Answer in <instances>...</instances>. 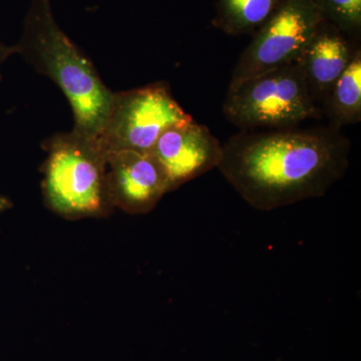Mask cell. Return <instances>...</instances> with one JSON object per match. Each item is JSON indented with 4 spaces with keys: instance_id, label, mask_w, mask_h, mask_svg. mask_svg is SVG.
<instances>
[{
    "instance_id": "obj_3",
    "label": "cell",
    "mask_w": 361,
    "mask_h": 361,
    "mask_svg": "<svg viewBox=\"0 0 361 361\" xmlns=\"http://www.w3.org/2000/svg\"><path fill=\"white\" fill-rule=\"evenodd\" d=\"M42 194L49 209L66 219L106 217L115 207L109 191L106 153L99 137L71 130L44 142Z\"/></svg>"
},
{
    "instance_id": "obj_5",
    "label": "cell",
    "mask_w": 361,
    "mask_h": 361,
    "mask_svg": "<svg viewBox=\"0 0 361 361\" xmlns=\"http://www.w3.org/2000/svg\"><path fill=\"white\" fill-rule=\"evenodd\" d=\"M164 82L114 92L99 142L106 153L151 152L166 130L193 121Z\"/></svg>"
},
{
    "instance_id": "obj_4",
    "label": "cell",
    "mask_w": 361,
    "mask_h": 361,
    "mask_svg": "<svg viewBox=\"0 0 361 361\" xmlns=\"http://www.w3.org/2000/svg\"><path fill=\"white\" fill-rule=\"evenodd\" d=\"M222 110L241 130L289 129L322 116L296 61L231 80Z\"/></svg>"
},
{
    "instance_id": "obj_12",
    "label": "cell",
    "mask_w": 361,
    "mask_h": 361,
    "mask_svg": "<svg viewBox=\"0 0 361 361\" xmlns=\"http://www.w3.org/2000/svg\"><path fill=\"white\" fill-rule=\"evenodd\" d=\"M323 18L353 42L361 37V0H315Z\"/></svg>"
},
{
    "instance_id": "obj_13",
    "label": "cell",
    "mask_w": 361,
    "mask_h": 361,
    "mask_svg": "<svg viewBox=\"0 0 361 361\" xmlns=\"http://www.w3.org/2000/svg\"><path fill=\"white\" fill-rule=\"evenodd\" d=\"M16 52H18L16 47H6V45H4L0 42V68H1L2 63H4V61H6L9 56H11V54H16ZM0 78H1V73H0Z\"/></svg>"
},
{
    "instance_id": "obj_14",
    "label": "cell",
    "mask_w": 361,
    "mask_h": 361,
    "mask_svg": "<svg viewBox=\"0 0 361 361\" xmlns=\"http://www.w3.org/2000/svg\"><path fill=\"white\" fill-rule=\"evenodd\" d=\"M11 206H13V204H11V201L9 199L0 196V213L8 210V209L11 208Z\"/></svg>"
},
{
    "instance_id": "obj_6",
    "label": "cell",
    "mask_w": 361,
    "mask_h": 361,
    "mask_svg": "<svg viewBox=\"0 0 361 361\" xmlns=\"http://www.w3.org/2000/svg\"><path fill=\"white\" fill-rule=\"evenodd\" d=\"M323 20L315 0H286L252 35L233 68L231 80L296 61Z\"/></svg>"
},
{
    "instance_id": "obj_9",
    "label": "cell",
    "mask_w": 361,
    "mask_h": 361,
    "mask_svg": "<svg viewBox=\"0 0 361 361\" xmlns=\"http://www.w3.org/2000/svg\"><path fill=\"white\" fill-rule=\"evenodd\" d=\"M357 42L346 35L331 23L323 20L297 59L304 80L311 96L318 106H322L332 85L348 68L360 49Z\"/></svg>"
},
{
    "instance_id": "obj_8",
    "label": "cell",
    "mask_w": 361,
    "mask_h": 361,
    "mask_svg": "<svg viewBox=\"0 0 361 361\" xmlns=\"http://www.w3.org/2000/svg\"><path fill=\"white\" fill-rule=\"evenodd\" d=\"M151 152L165 170L172 192L218 168L222 144L207 126L193 120L169 128Z\"/></svg>"
},
{
    "instance_id": "obj_1",
    "label": "cell",
    "mask_w": 361,
    "mask_h": 361,
    "mask_svg": "<svg viewBox=\"0 0 361 361\" xmlns=\"http://www.w3.org/2000/svg\"><path fill=\"white\" fill-rule=\"evenodd\" d=\"M350 149L331 126L240 130L222 144L217 169L249 205L268 212L324 196L345 175Z\"/></svg>"
},
{
    "instance_id": "obj_10",
    "label": "cell",
    "mask_w": 361,
    "mask_h": 361,
    "mask_svg": "<svg viewBox=\"0 0 361 361\" xmlns=\"http://www.w3.org/2000/svg\"><path fill=\"white\" fill-rule=\"evenodd\" d=\"M329 126L341 130L361 121V49L356 51L350 65L337 78L320 106Z\"/></svg>"
},
{
    "instance_id": "obj_7",
    "label": "cell",
    "mask_w": 361,
    "mask_h": 361,
    "mask_svg": "<svg viewBox=\"0 0 361 361\" xmlns=\"http://www.w3.org/2000/svg\"><path fill=\"white\" fill-rule=\"evenodd\" d=\"M106 173L114 207L133 215L151 212L171 192L167 174L152 152L106 153Z\"/></svg>"
},
{
    "instance_id": "obj_11",
    "label": "cell",
    "mask_w": 361,
    "mask_h": 361,
    "mask_svg": "<svg viewBox=\"0 0 361 361\" xmlns=\"http://www.w3.org/2000/svg\"><path fill=\"white\" fill-rule=\"evenodd\" d=\"M286 0H215L212 26L230 37L253 35Z\"/></svg>"
},
{
    "instance_id": "obj_2",
    "label": "cell",
    "mask_w": 361,
    "mask_h": 361,
    "mask_svg": "<svg viewBox=\"0 0 361 361\" xmlns=\"http://www.w3.org/2000/svg\"><path fill=\"white\" fill-rule=\"evenodd\" d=\"M16 49L68 97L75 118L73 130L99 137L114 92L104 84L92 61L59 27L51 0H32Z\"/></svg>"
}]
</instances>
